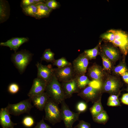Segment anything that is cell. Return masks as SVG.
I'll list each match as a JSON object with an SVG mask.
<instances>
[{
    "instance_id": "cell-1",
    "label": "cell",
    "mask_w": 128,
    "mask_h": 128,
    "mask_svg": "<svg viewBox=\"0 0 128 128\" xmlns=\"http://www.w3.org/2000/svg\"><path fill=\"white\" fill-rule=\"evenodd\" d=\"M45 91L50 98L58 104L66 99L61 84L54 73L51 80L47 84Z\"/></svg>"
},
{
    "instance_id": "cell-2",
    "label": "cell",
    "mask_w": 128,
    "mask_h": 128,
    "mask_svg": "<svg viewBox=\"0 0 128 128\" xmlns=\"http://www.w3.org/2000/svg\"><path fill=\"white\" fill-rule=\"evenodd\" d=\"M58 104L50 98L44 109L45 112L44 119L48 121L53 125L62 120L60 109Z\"/></svg>"
},
{
    "instance_id": "cell-3",
    "label": "cell",
    "mask_w": 128,
    "mask_h": 128,
    "mask_svg": "<svg viewBox=\"0 0 128 128\" xmlns=\"http://www.w3.org/2000/svg\"><path fill=\"white\" fill-rule=\"evenodd\" d=\"M32 55V54L26 50H22L12 54L11 60L20 73L24 71L31 61Z\"/></svg>"
},
{
    "instance_id": "cell-4",
    "label": "cell",
    "mask_w": 128,
    "mask_h": 128,
    "mask_svg": "<svg viewBox=\"0 0 128 128\" xmlns=\"http://www.w3.org/2000/svg\"><path fill=\"white\" fill-rule=\"evenodd\" d=\"M61 117L65 124V128H73L74 123L78 120L80 113L71 111L67 105L65 100L60 103Z\"/></svg>"
},
{
    "instance_id": "cell-5",
    "label": "cell",
    "mask_w": 128,
    "mask_h": 128,
    "mask_svg": "<svg viewBox=\"0 0 128 128\" xmlns=\"http://www.w3.org/2000/svg\"><path fill=\"white\" fill-rule=\"evenodd\" d=\"M29 98L15 104L9 103L6 107L10 114L19 116L25 113L29 114L31 109L33 106L31 104Z\"/></svg>"
},
{
    "instance_id": "cell-6",
    "label": "cell",
    "mask_w": 128,
    "mask_h": 128,
    "mask_svg": "<svg viewBox=\"0 0 128 128\" xmlns=\"http://www.w3.org/2000/svg\"><path fill=\"white\" fill-rule=\"evenodd\" d=\"M109 31L114 35V39L111 43L118 47L123 54L126 55L128 52V34L120 30L111 29Z\"/></svg>"
},
{
    "instance_id": "cell-7",
    "label": "cell",
    "mask_w": 128,
    "mask_h": 128,
    "mask_svg": "<svg viewBox=\"0 0 128 128\" xmlns=\"http://www.w3.org/2000/svg\"><path fill=\"white\" fill-rule=\"evenodd\" d=\"M53 70L56 78L61 82L73 79L76 75L72 64L62 68H53Z\"/></svg>"
},
{
    "instance_id": "cell-8",
    "label": "cell",
    "mask_w": 128,
    "mask_h": 128,
    "mask_svg": "<svg viewBox=\"0 0 128 128\" xmlns=\"http://www.w3.org/2000/svg\"><path fill=\"white\" fill-rule=\"evenodd\" d=\"M89 59L83 52L73 60L72 64L76 75H85L89 64Z\"/></svg>"
},
{
    "instance_id": "cell-9",
    "label": "cell",
    "mask_w": 128,
    "mask_h": 128,
    "mask_svg": "<svg viewBox=\"0 0 128 128\" xmlns=\"http://www.w3.org/2000/svg\"><path fill=\"white\" fill-rule=\"evenodd\" d=\"M36 65L37 69V77L43 79L47 84L54 74L53 68L51 65H44L38 62Z\"/></svg>"
},
{
    "instance_id": "cell-10",
    "label": "cell",
    "mask_w": 128,
    "mask_h": 128,
    "mask_svg": "<svg viewBox=\"0 0 128 128\" xmlns=\"http://www.w3.org/2000/svg\"><path fill=\"white\" fill-rule=\"evenodd\" d=\"M89 84L84 88L80 90L78 95L85 100L86 101H94L97 96L98 90Z\"/></svg>"
},
{
    "instance_id": "cell-11",
    "label": "cell",
    "mask_w": 128,
    "mask_h": 128,
    "mask_svg": "<svg viewBox=\"0 0 128 128\" xmlns=\"http://www.w3.org/2000/svg\"><path fill=\"white\" fill-rule=\"evenodd\" d=\"M47 84L43 79L37 77L33 80V83L27 94L29 97L40 94L45 91Z\"/></svg>"
},
{
    "instance_id": "cell-12",
    "label": "cell",
    "mask_w": 128,
    "mask_h": 128,
    "mask_svg": "<svg viewBox=\"0 0 128 128\" xmlns=\"http://www.w3.org/2000/svg\"><path fill=\"white\" fill-rule=\"evenodd\" d=\"M61 84L66 99L70 98L74 93H78L80 90L75 78Z\"/></svg>"
},
{
    "instance_id": "cell-13",
    "label": "cell",
    "mask_w": 128,
    "mask_h": 128,
    "mask_svg": "<svg viewBox=\"0 0 128 128\" xmlns=\"http://www.w3.org/2000/svg\"><path fill=\"white\" fill-rule=\"evenodd\" d=\"M28 40L29 39L27 37H13L6 42L0 43V45L9 47L11 50L16 52L21 45L27 42Z\"/></svg>"
},
{
    "instance_id": "cell-14",
    "label": "cell",
    "mask_w": 128,
    "mask_h": 128,
    "mask_svg": "<svg viewBox=\"0 0 128 128\" xmlns=\"http://www.w3.org/2000/svg\"><path fill=\"white\" fill-rule=\"evenodd\" d=\"M10 114L6 107L0 109V124L2 128H14L17 124L11 121Z\"/></svg>"
},
{
    "instance_id": "cell-15",
    "label": "cell",
    "mask_w": 128,
    "mask_h": 128,
    "mask_svg": "<svg viewBox=\"0 0 128 128\" xmlns=\"http://www.w3.org/2000/svg\"><path fill=\"white\" fill-rule=\"evenodd\" d=\"M49 98L45 92L39 95L29 97L34 105L41 111L44 110L45 105Z\"/></svg>"
},
{
    "instance_id": "cell-16",
    "label": "cell",
    "mask_w": 128,
    "mask_h": 128,
    "mask_svg": "<svg viewBox=\"0 0 128 128\" xmlns=\"http://www.w3.org/2000/svg\"><path fill=\"white\" fill-rule=\"evenodd\" d=\"M119 85V82L117 80L110 78L107 79L105 81L103 87L106 91L114 93L118 90Z\"/></svg>"
},
{
    "instance_id": "cell-17",
    "label": "cell",
    "mask_w": 128,
    "mask_h": 128,
    "mask_svg": "<svg viewBox=\"0 0 128 128\" xmlns=\"http://www.w3.org/2000/svg\"><path fill=\"white\" fill-rule=\"evenodd\" d=\"M36 5L37 10L36 18L37 19L48 17L52 10L47 7L45 3H40Z\"/></svg>"
},
{
    "instance_id": "cell-18",
    "label": "cell",
    "mask_w": 128,
    "mask_h": 128,
    "mask_svg": "<svg viewBox=\"0 0 128 128\" xmlns=\"http://www.w3.org/2000/svg\"><path fill=\"white\" fill-rule=\"evenodd\" d=\"M9 8L7 1H0V23L5 22L9 18Z\"/></svg>"
},
{
    "instance_id": "cell-19",
    "label": "cell",
    "mask_w": 128,
    "mask_h": 128,
    "mask_svg": "<svg viewBox=\"0 0 128 128\" xmlns=\"http://www.w3.org/2000/svg\"><path fill=\"white\" fill-rule=\"evenodd\" d=\"M105 55L110 60L115 61L119 58L118 51L114 47L111 46H106L103 48Z\"/></svg>"
},
{
    "instance_id": "cell-20",
    "label": "cell",
    "mask_w": 128,
    "mask_h": 128,
    "mask_svg": "<svg viewBox=\"0 0 128 128\" xmlns=\"http://www.w3.org/2000/svg\"><path fill=\"white\" fill-rule=\"evenodd\" d=\"M88 74L93 80L99 81L103 77V73L98 66L94 65L90 67L88 70Z\"/></svg>"
},
{
    "instance_id": "cell-21",
    "label": "cell",
    "mask_w": 128,
    "mask_h": 128,
    "mask_svg": "<svg viewBox=\"0 0 128 128\" xmlns=\"http://www.w3.org/2000/svg\"><path fill=\"white\" fill-rule=\"evenodd\" d=\"M75 78L80 90L85 87L91 81L85 75H77Z\"/></svg>"
},
{
    "instance_id": "cell-22",
    "label": "cell",
    "mask_w": 128,
    "mask_h": 128,
    "mask_svg": "<svg viewBox=\"0 0 128 128\" xmlns=\"http://www.w3.org/2000/svg\"><path fill=\"white\" fill-rule=\"evenodd\" d=\"M90 110L93 118L96 117L104 110L100 99L95 102L90 108Z\"/></svg>"
},
{
    "instance_id": "cell-23",
    "label": "cell",
    "mask_w": 128,
    "mask_h": 128,
    "mask_svg": "<svg viewBox=\"0 0 128 128\" xmlns=\"http://www.w3.org/2000/svg\"><path fill=\"white\" fill-rule=\"evenodd\" d=\"M55 54L50 49H46L43 52L41 57V60L45 61L47 62L52 63L55 60Z\"/></svg>"
},
{
    "instance_id": "cell-24",
    "label": "cell",
    "mask_w": 128,
    "mask_h": 128,
    "mask_svg": "<svg viewBox=\"0 0 128 128\" xmlns=\"http://www.w3.org/2000/svg\"><path fill=\"white\" fill-rule=\"evenodd\" d=\"M37 8L36 4L30 5L23 9V13L26 15L36 18Z\"/></svg>"
},
{
    "instance_id": "cell-25",
    "label": "cell",
    "mask_w": 128,
    "mask_h": 128,
    "mask_svg": "<svg viewBox=\"0 0 128 128\" xmlns=\"http://www.w3.org/2000/svg\"><path fill=\"white\" fill-rule=\"evenodd\" d=\"M52 64L53 65L57 66L58 68H62L72 64L64 57L57 59H55Z\"/></svg>"
},
{
    "instance_id": "cell-26",
    "label": "cell",
    "mask_w": 128,
    "mask_h": 128,
    "mask_svg": "<svg viewBox=\"0 0 128 128\" xmlns=\"http://www.w3.org/2000/svg\"><path fill=\"white\" fill-rule=\"evenodd\" d=\"M93 119L94 121L96 122L104 123L108 120V116L106 111L104 110Z\"/></svg>"
},
{
    "instance_id": "cell-27",
    "label": "cell",
    "mask_w": 128,
    "mask_h": 128,
    "mask_svg": "<svg viewBox=\"0 0 128 128\" xmlns=\"http://www.w3.org/2000/svg\"><path fill=\"white\" fill-rule=\"evenodd\" d=\"M98 46H97L92 49L86 50L84 53L89 59H95L98 54Z\"/></svg>"
},
{
    "instance_id": "cell-28",
    "label": "cell",
    "mask_w": 128,
    "mask_h": 128,
    "mask_svg": "<svg viewBox=\"0 0 128 128\" xmlns=\"http://www.w3.org/2000/svg\"><path fill=\"white\" fill-rule=\"evenodd\" d=\"M34 121L33 118L30 116H27L24 117L22 121L23 125L27 128H30L32 127L34 124Z\"/></svg>"
},
{
    "instance_id": "cell-29",
    "label": "cell",
    "mask_w": 128,
    "mask_h": 128,
    "mask_svg": "<svg viewBox=\"0 0 128 128\" xmlns=\"http://www.w3.org/2000/svg\"><path fill=\"white\" fill-rule=\"evenodd\" d=\"M114 71L117 74L122 76L125 73L128 72V69L125 64H121L115 67Z\"/></svg>"
},
{
    "instance_id": "cell-30",
    "label": "cell",
    "mask_w": 128,
    "mask_h": 128,
    "mask_svg": "<svg viewBox=\"0 0 128 128\" xmlns=\"http://www.w3.org/2000/svg\"><path fill=\"white\" fill-rule=\"evenodd\" d=\"M45 4L47 7L52 10L58 8L60 6L59 3L55 0H46Z\"/></svg>"
},
{
    "instance_id": "cell-31",
    "label": "cell",
    "mask_w": 128,
    "mask_h": 128,
    "mask_svg": "<svg viewBox=\"0 0 128 128\" xmlns=\"http://www.w3.org/2000/svg\"><path fill=\"white\" fill-rule=\"evenodd\" d=\"M101 57L104 68L106 70H110L111 68L112 64L110 59L105 55H102Z\"/></svg>"
},
{
    "instance_id": "cell-32",
    "label": "cell",
    "mask_w": 128,
    "mask_h": 128,
    "mask_svg": "<svg viewBox=\"0 0 128 128\" xmlns=\"http://www.w3.org/2000/svg\"><path fill=\"white\" fill-rule=\"evenodd\" d=\"M101 37L111 42L114 39V35L113 33L109 30L102 34L101 36Z\"/></svg>"
},
{
    "instance_id": "cell-33",
    "label": "cell",
    "mask_w": 128,
    "mask_h": 128,
    "mask_svg": "<svg viewBox=\"0 0 128 128\" xmlns=\"http://www.w3.org/2000/svg\"><path fill=\"white\" fill-rule=\"evenodd\" d=\"M87 108V105L83 101L79 102L77 104L76 109L77 111L80 113L85 111Z\"/></svg>"
},
{
    "instance_id": "cell-34",
    "label": "cell",
    "mask_w": 128,
    "mask_h": 128,
    "mask_svg": "<svg viewBox=\"0 0 128 128\" xmlns=\"http://www.w3.org/2000/svg\"><path fill=\"white\" fill-rule=\"evenodd\" d=\"M19 90V86L15 83H12L10 84L8 88V91L10 93L14 94L17 93Z\"/></svg>"
},
{
    "instance_id": "cell-35",
    "label": "cell",
    "mask_w": 128,
    "mask_h": 128,
    "mask_svg": "<svg viewBox=\"0 0 128 128\" xmlns=\"http://www.w3.org/2000/svg\"><path fill=\"white\" fill-rule=\"evenodd\" d=\"M33 128H52L44 122V116H43L42 119L37 123L36 125Z\"/></svg>"
},
{
    "instance_id": "cell-36",
    "label": "cell",
    "mask_w": 128,
    "mask_h": 128,
    "mask_svg": "<svg viewBox=\"0 0 128 128\" xmlns=\"http://www.w3.org/2000/svg\"><path fill=\"white\" fill-rule=\"evenodd\" d=\"M36 3L34 0H23L21 2V5L22 9L30 5Z\"/></svg>"
},
{
    "instance_id": "cell-37",
    "label": "cell",
    "mask_w": 128,
    "mask_h": 128,
    "mask_svg": "<svg viewBox=\"0 0 128 128\" xmlns=\"http://www.w3.org/2000/svg\"><path fill=\"white\" fill-rule=\"evenodd\" d=\"M76 127L77 128H91L89 123L82 120L80 121Z\"/></svg>"
},
{
    "instance_id": "cell-38",
    "label": "cell",
    "mask_w": 128,
    "mask_h": 128,
    "mask_svg": "<svg viewBox=\"0 0 128 128\" xmlns=\"http://www.w3.org/2000/svg\"><path fill=\"white\" fill-rule=\"evenodd\" d=\"M107 105L109 106H117L120 105V104L119 99L108 101Z\"/></svg>"
},
{
    "instance_id": "cell-39",
    "label": "cell",
    "mask_w": 128,
    "mask_h": 128,
    "mask_svg": "<svg viewBox=\"0 0 128 128\" xmlns=\"http://www.w3.org/2000/svg\"><path fill=\"white\" fill-rule=\"evenodd\" d=\"M122 102L124 104L128 105V93L123 94L121 98Z\"/></svg>"
},
{
    "instance_id": "cell-40",
    "label": "cell",
    "mask_w": 128,
    "mask_h": 128,
    "mask_svg": "<svg viewBox=\"0 0 128 128\" xmlns=\"http://www.w3.org/2000/svg\"><path fill=\"white\" fill-rule=\"evenodd\" d=\"M122 76L124 81L128 84V72H127L125 73Z\"/></svg>"
},
{
    "instance_id": "cell-41",
    "label": "cell",
    "mask_w": 128,
    "mask_h": 128,
    "mask_svg": "<svg viewBox=\"0 0 128 128\" xmlns=\"http://www.w3.org/2000/svg\"><path fill=\"white\" fill-rule=\"evenodd\" d=\"M118 99V96L115 95H112L110 96L109 97L108 99V101Z\"/></svg>"
},
{
    "instance_id": "cell-42",
    "label": "cell",
    "mask_w": 128,
    "mask_h": 128,
    "mask_svg": "<svg viewBox=\"0 0 128 128\" xmlns=\"http://www.w3.org/2000/svg\"><path fill=\"white\" fill-rule=\"evenodd\" d=\"M73 128H77L76 127H74Z\"/></svg>"
},
{
    "instance_id": "cell-43",
    "label": "cell",
    "mask_w": 128,
    "mask_h": 128,
    "mask_svg": "<svg viewBox=\"0 0 128 128\" xmlns=\"http://www.w3.org/2000/svg\"></svg>"
}]
</instances>
